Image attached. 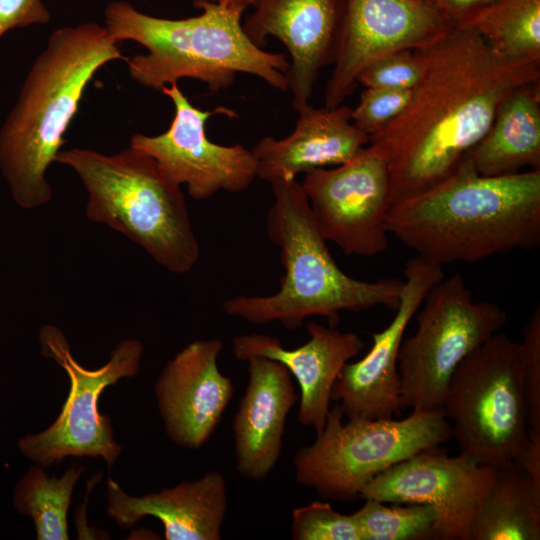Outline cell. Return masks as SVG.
Here are the masks:
<instances>
[{
    "label": "cell",
    "mask_w": 540,
    "mask_h": 540,
    "mask_svg": "<svg viewBox=\"0 0 540 540\" xmlns=\"http://www.w3.org/2000/svg\"><path fill=\"white\" fill-rule=\"evenodd\" d=\"M301 186L320 234L344 254L372 257L388 248L391 183L379 148L368 144L344 164L308 171Z\"/></svg>",
    "instance_id": "11"
},
{
    "label": "cell",
    "mask_w": 540,
    "mask_h": 540,
    "mask_svg": "<svg viewBox=\"0 0 540 540\" xmlns=\"http://www.w3.org/2000/svg\"><path fill=\"white\" fill-rule=\"evenodd\" d=\"M454 25L430 1L346 0L325 107H337L354 92L359 75L380 58L424 48Z\"/></svg>",
    "instance_id": "13"
},
{
    "label": "cell",
    "mask_w": 540,
    "mask_h": 540,
    "mask_svg": "<svg viewBox=\"0 0 540 540\" xmlns=\"http://www.w3.org/2000/svg\"><path fill=\"white\" fill-rule=\"evenodd\" d=\"M400 302L390 324L372 333V346L360 360L344 365L331 400L348 419L392 418L402 407L397 358L405 330L429 290L444 278L443 266L416 256L406 262Z\"/></svg>",
    "instance_id": "15"
},
{
    "label": "cell",
    "mask_w": 540,
    "mask_h": 540,
    "mask_svg": "<svg viewBox=\"0 0 540 540\" xmlns=\"http://www.w3.org/2000/svg\"><path fill=\"white\" fill-rule=\"evenodd\" d=\"M297 112L288 136H266L251 149L257 177L270 184L344 164L369 144V136L353 124L352 108L346 105L316 108L309 104Z\"/></svg>",
    "instance_id": "20"
},
{
    "label": "cell",
    "mask_w": 540,
    "mask_h": 540,
    "mask_svg": "<svg viewBox=\"0 0 540 540\" xmlns=\"http://www.w3.org/2000/svg\"><path fill=\"white\" fill-rule=\"evenodd\" d=\"M346 0H256L242 23L258 47L269 36L280 40L290 55L288 89L296 111L310 104L320 70L333 64Z\"/></svg>",
    "instance_id": "16"
},
{
    "label": "cell",
    "mask_w": 540,
    "mask_h": 540,
    "mask_svg": "<svg viewBox=\"0 0 540 540\" xmlns=\"http://www.w3.org/2000/svg\"><path fill=\"white\" fill-rule=\"evenodd\" d=\"M423 74L417 50H400L369 65L358 77L365 88L413 90Z\"/></svg>",
    "instance_id": "28"
},
{
    "label": "cell",
    "mask_w": 540,
    "mask_h": 540,
    "mask_svg": "<svg viewBox=\"0 0 540 540\" xmlns=\"http://www.w3.org/2000/svg\"><path fill=\"white\" fill-rule=\"evenodd\" d=\"M118 44L96 22L67 25L50 34L33 61L0 127V173L20 208L51 201L48 168L94 75L123 58Z\"/></svg>",
    "instance_id": "3"
},
{
    "label": "cell",
    "mask_w": 540,
    "mask_h": 540,
    "mask_svg": "<svg viewBox=\"0 0 540 540\" xmlns=\"http://www.w3.org/2000/svg\"><path fill=\"white\" fill-rule=\"evenodd\" d=\"M425 1H430V2H434V0H425Z\"/></svg>",
    "instance_id": "35"
},
{
    "label": "cell",
    "mask_w": 540,
    "mask_h": 540,
    "mask_svg": "<svg viewBox=\"0 0 540 540\" xmlns=\"http://www.w3.org/2000/svg\"><path fill=\"white\" fill-rule=\"evenodd\" d=\"M417 52L423 74L408 105L369 137L386 157L392 204L450 176L506 96L540 80V64L500 56L468 26H454Z\"/></svg>",
    "instance_id": "1"
},
{
    "label": "cell",
    "mask_w": 540,
    "mask_h": 540,
    "mask_svg": "<svg viewBox=\"0 0 540 540\" xmlns=\"http://www.w3.org/2000/svg\"><path fill=\"white\" fill-rule=\"evenodd\" d=\"M245 361L249 381L232 426L235 469L245 479L263 481L280 458L286 420L298 396L280 362L260 355Z\"/></svg>",
    "instance_id": "19"
},
{
    "label": "cell",
    "mask_w": 540,
    "mask_h": 540,
    "mask_svg": "<svg viewBox=\"0 0 540 540\" xmlns=\"http://www.w3.org/2000/svg\"><path fill=\"white\" fill-rule=\"evenodd\" d=\"M107 515L127 529L146 516L160 520L166 540H220L227 511V485L216 470L198 479L140 497L124 492L109 478Z\"/></svg>",
    "instance_id": "21"
},
{
    "label": "cell",
    "mask_w": 540,
    "mask_h": 540,
    "mask_svg": "<svg viewBox=\"0 0 540 540\" xmlns=\"http://www.w3.org/2000/svg\"><path fill=\"white\" fill-rule=\"evenodd\" d=\"M274 202L267 214L269 240L280 249L284 275L279 290L267 296L238 295L223 311L253 324L279 322L300 328L307 317H326L334 327L341 311L361 312L377 306L395 311L403 280L363 281L339 268L320 234L301 183L271 184Z\"/></svg>",
    "instance_id": "5"
},
{
    "label": "cell",
    "mask_w": 540,
    "mask_h": 540,
    "mask_svg": "<svg viewBox=\"0 0 540 540\" xmlns=\"http://www.w3.org/2000/svg\"><path fill=\"white\" fill-rule=\"evenodd\" d=\"M417 314L416 332L402 340L397 358L403 409L442 410L458 365L507 322L491 301H474L464 278L455 273L436 283Z\"/></svg>",
    "instance_id": "9"
},
{
    "label": "cell",
    "mask_w": 540,
    "mask_h": 540,
    "mask_svg": "<svg viewBox=\"0 0 540 540\" xmlns=\"http://www.w3.org/2000/svg\"><path fill=\"white\" fill-rule=\"evenodd\" d=\"M386 227L441 266L540 245V170L483 176L465 158L432 188L394 202Z\"/></svg>",
    "instance_id": "2"
},
{
    "label": "cell",
    "mask_w": 540,
    "mask_h": 540,
    "mask_svg": "<svg viewBox=\"0 0 540 540\" xmlns=\"http://www.w3.org/2000/svg\"><path fill=\"white\" fill-rule=\"evenodd\" d=\"M467 159L483 176H502L528 167L540 170V80L523 84L501 102Z\"/></svg>",
    "instance_id": "22"
},
{
    "label": "cell",
    "mask_w": 540,
    "mask_h": 540,
    "mask_svg": "<svg viewBox=\"0 0 540 540\" xmlns=\"http://www.w3.org/2000/svg\"><path fill=\"white\" fill-rule=\"evenodd\" d=\"M514 462L537 484H540V432L528 429L527 438Z\"/></svg>",
    "instance_id": "33"
},
{
    "label": "cell",
    "mask_w": 540,
    "mask_h": 540,
    "mask_svg": "<svg viewBox=\"0 0 540 540\" xmlns=\"http://www.w3.org/2000/svg\"><path fill=\"white\" fill-rule=\"evenodd\" d=\"M223 343L196 340L163 367L154 392L167 436L176 445L199 449L214 433L234 385L218 367Z\"/></svg>",
    "instance_id": "17"
},
{
    "label": "cell",
    "mask_w": 540,
    "mask_h": 540,
    "mask_svg": "<svg viewBox=\"0 0 540 540\" xmlns=\"http://www.w3.org/2000/svg\"><path fill=\"white\" fill-rule=\"evenodd\" d=\"M442 410L460 453L495 469L513 463L528 434L519 342L499 331L469 354Z\"/></svg>",
    "instance_id": "8"
},
{
    "label": "cell",
    "mask_w": 540,
    "mask_h": 540,
    "mask_svg": "<svg viewBox=\"0 0 540 540\" xmlns=\"http://www.w3.org/2000/svg\"><path fill=\"white\" fill-rule=\"evenodd\" d=\"M496 470L462 453L450 456L436 446L377 475L359 498L430 505L438 514L440 540H469L472 520Z\"/></svg>",
    "instance_id": "14"
},
{
    "label": "cell",
    "mask_w": 540,
    "mask_h": 540,
    "mask_svg": "<svg viewBox=\"0 0 540 540\" xmlns=\"http://www.w3.org/2000/svg\"><path fill=\"white\" fill-rule=\"evenodd\" d=\"M291 536L293 540H363L353 514H341L321 501L292 511Z\"/></svg>",
    "instance_id": "27"
},
{
    "label": "cell",
    "mask_w": 540,
    "mask_h": 540,
    "mask_svg": "<svg viewBox=\"0 0 540 540\" xmlns=\"http://www.w3.org/2000/svg\"><path fill=\"white\" fill-rule=\"evenodd\" d=\"M500 56L540 64V0H499L464 25Z\"/></svg>",
    "instance_id": "25"
},
{
    "label": "cell",
    "mask_w": 540,
    "mask_h": 540,
    "mask_svg": "<svg viewBox=\"0 0 540 540\" xmlns=\"http://www.w3.org/2000/svg\"><path fill=\"white\" fill-rule=\"evenodd\" d=\"M221 5H225L244 12L248 7L254 5L256 0H209Z\"/></svg>",
    "instance_id": "34"
},
{
    "label": "cell",
    "mask_w": 540,
    "mask_h": 540,
    "mask_svg": "<svg viewBox=\"0 0 540 540\" xmlns=\"http://www.w3.org/2000/svg\"><path fill=\"white\" fill-rule=\"evenodd\" d=\"M194 5L201 13L183 19L148 15L127 1L106 5L104 26L111 37L118 43L134 41L148 51L124 58L132 80L161 90L191 78L218 92L231 86L237 73H246L275 89H288L289 60L249 39L242 11L209 0H195Z\"/></svg>",
    "instance_id": "4"
},
{
    "label": "cell",
    "mask_w": 540,
    "mask_h": 540,
    "mask_svg": "<svg viewBox=\"0 0 540 540\" xmlns=\"http://www.w3.org/2000/svg\"><path fill=\"white\" fill-rule=\"evenodd\" d=\"M387 503L365 499L353 514L363 540L439 539L438 514L427 504Z\"/></svg>",
    "instance_id": "26"
},
{
    "label": "cell",
    "mask_w": 540,
    "mask_h": 540,
    "mask_svg": "<svg viewBox=\"0 0 540 540\" xmlns=\"http://www.w3.org/2000/svg\"><path fill=\"white\" fill-rule=\"evenodd\" d=\"M39 342L42 354L67 373L70 391L60 414L48 428L19 439L20 452L43 468L68 456L101 457L112 468L122 447L114 439L109 416L99 411L100 396L108 386L139 372L143 344L136 339L122 340L107 363L88 369L75 360L60 328L42 326Z\"/></svg>",
    "instance_id": "10"
},
{
    "label": "cell",
    "mask_w": 540,
    "mask_h": 540,
    "mask_svg": "<svg viewBox=\"0 0 540 540\" xmlns=\"http://www.w3.org/2000/svg\"><path fill=\"white\" fill-rule=\"evenodd\" d=\"M519 342L528 429L540 432V306L523 327Z\"/></svg>",
    "instance_id": "30"
},
{
    "label": "cell",
    "mask_w": 540,
    "mask_h": 540,
    "mask_svg": "<svg viewBox=\"0 0 540 540\" xmlns=\"http://www.w3.org/2000/svg\"><path fill=\"white\" fill-rule=\"evenodd\" d=\"M336 404L315 441L293 458L297 483L325 499L352 501L377 475L450 440L443 410H412L406 418L348 419Z\"/></svg>",
    "instance_id": "7"
},
{
    "label": "cell",
    "mask_w": 540,
    "mask_h": 540,
    "mask_svg": "<svg viewBox=\"0 0 540 540\" xmlns=\"http://www.w3.org/2000/svg\"><path fill=\"white\" fill-rule=\"evenodd\" d=\"M309 339L295 349H285L280 340L267 334L251 333L233 339L236 359L245 361L260 355L283 364L300 388L298 421L312 427L316 435L324 428L330 410L331 392L340 371L364 348L360 337L317 322L306 325Z\"/></svg>",
    "instance_id": "18"
},
{
    "label": "cell",
    "mask_w": 540,
    "mask_h": 540,
    "mask_svg": "<svg viewBox=\"0 0 540 540\" xmlns=\"http://www.w3.org/2000/svg\"><path fill=\"white\" fill-rule=\"evenodd\" d=\"M499 0H434V4L454 26L466 24Z\"/></svg>",
    "instance_id": "32"
},
{
    "label": "cell",
    "mask_w": 540,
    "mask_h": 540,
    "mask_svg": "<svg viewBox=\"0 0 540 540\" xmlns=\"http://www.w3.org/2000/svg\"><path fill=\"white\" fill-rule=\"evenodd\" d=\"M540 484L515 462L496 470L480 502L469 540H539Z\"/></svg>",
    "instance_id": "23"
},
{
    "label": "cell",
    "mask_w": 540,
    "mask_h": 540,
    "mask_svg": "<svg viewBox=\"0 0 540 540\" xmlns=\"http://www.w3.org/2000/svg\"><path fill=\"white\" fill-rule=\"evenodd\" d=\"M55 162L71 168L87 192L86 217L123 234L176 274L192 270L200 250L181 186L131 146L113 154L73 147Z\"/></svg>",
    "instance_id": "6"
},
{
    "label": "cell",
    "mask_w": 540,
    "mask_h": 540,
    "mask_svg": "<svg viewBox=\"0 0 540 540\" xmlns=\"http://www.w3.org/2000/svg\"><path fill=\"white\" fill-rule=\"evenodd\" d=\"M173 103L174 117L169 128L158 135L135 133L129 146L152 157L173 183L185 185L195 200H205L219 191L239 193L248 189L256 175L251 149L241 144L230 146L212 142L206 133L207 120L222 113L233 116L225 107L204 111L195 107L178 83L160 90Z\"/></svg>",
    "instance_id": "12"
},
{
    "label": "cell",
    "mask_w": 540,
    "mask_h": 540,
    "mask_svg": "<svg viewBox=\"0 0 540 540\" xmlns=\"http://www.w3.org/2000/svg\"><path fill=\"white\" fill-rule=\"evenodd\" d=\"M82 471L81 465L73 463L61 477H48L36 464L18 481L13 506L32 519L38 540L69 539L67 513Z\"/></svg>",
    "instance_id": "24"
},
{
    "label": "cell",
    "mask_w": 540,
    "mask_h": 540,
    "mask_svg": "<svg viewBox=\"0 0 540 540\" xmlns=\"http://www.w3.org/2000/svg\"><path fill=\"white\" fill-rule=\"evenodd\" d=\"M50 13L42 0H0V38L15 28L46 24Z\"/></svg>",
    "instance_id": "31"
},
{
    "label": "cell",
    "mask_w": 540,
    "mask_h": 540,
    "mask_svg": "<svg viewBox=\"0 0 540 540\" xmlns=\"http://www.w3.org/2000/svg\"><path fill=\"white\" fill-rule=\"evenodd\" d=\"M412 90L365 88L352 109L353 124L369 137L394 120L408 105Z\"/></svg>",
    "instance_id": "29"
}]
</instances>
